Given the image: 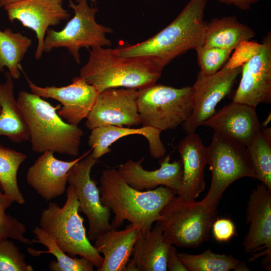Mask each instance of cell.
<instances>
[{"label": "cell", "mask_w": 271, "mask_h": 271, "mask_svg": "<svg viewBox=\"0 0 271 271\" xmlns=\"http://www.w3.org/2000/svg\"><path fill=\"white\" fill-rule=\"evenodd\" d=\"M92 3L95 4L96 3V0H90Z\"/></svg>", "instance_id": "40"}, {"label": "cell", "mask_w": 271, "mask_h": 271, "mask_svg": "<svg viewBox=\"0 0 271 271\" xmlns=\"http://www.w3.org/2000/svg\"><path fill=\"white\" fill-rule=\"evenodd\" d=\"M138 90L137 105L142 126L162 131L173 129L191 114L192 86L177 88L155 83Z\"/></svg>", "instance_id": "9"}, {"label": "cell", "mask_w": 271, "mask_h": 271, "mask_svg": "<svg viewBox=\"0 0 271 271\" xmlns=\"http://www.w3.org/2000/svg\"><path fill=\"white\" fill-rule=\"evenodd\" d=\"M98 162L91 152L71 168L68 178V183L77 196L79 211L87 218V235L90 241H94L101 234L116 229L109 223L111 211L102 203L99 188L90 177L92 167Z\"/></svg>", "instance_id": "10"}, {"label": "cell", "mask_w": 271, "mask_h": 271, "mask_svg": "<svg viewBox=\"0 0 271 271\" xmlns=\"http://www.w3.org/2000/svg\"><path fill=\"white\" fill-rule=\"evenodd\" d=\"M256 107L232 101L216 111L201 125L246 147L261 127Z\"/></svg>", "instance_id": "18"}, {"label": "cell", "mask_w": 271, "mask_h": 271, "mask_svg": "<svg viewBox=\"0 0 271 271\" xmlns=\"http://www.w3.org/2000/svg\"><path fill=\"white\" fill-rule=\"evenodd\" d=\"M66 190L67 200L64 206L60 207L55 202H50L41 213L40 227L63 251L72 256L88 259L98 270L103 258L87 237L74 189L69 185Z\"/></svg>", "instance_id": "6"}, {"label": "cell", "mask_w": 271, "mask_h": 271, "mask_svg": "<svg viewBox=\"0 0 271 271\" xmlns=\"http://www.w3.org/2000/svg\"><path fill=\"white\" fill-rule=\"evenodd\" d=\"M68 6L74 16L60 31L48 29L43 45V51L49 52L53 49L65 48L77 64L80 63L79 51L90 48L110 46L111 42L106 37L112 30L98 24L95 20L96 8L89 6L87 0H68Z\"/></svg>", "instance_id": "8"}, {"label": "cell", "mask_w": 271, "mask_h": 271, "mask_svg": "<svg viewBox=\"0 0 271 271\" xmlns=\"http://www.w3.org/2000/svg\"><path fill=\"white\" fill-rule=\"evenodd\" d=\"M22 0H0V7H4L5 6L18 2Z\"/></svg>", "instance_id": "38"}, {"label": "cell", "mask_w": 271, "mask_h": 271, "mask_svg": "<svg viewBox=\"0 0 271 271\" xmlns=\"http://www.w3.org/2000/svg\"><path fill=\"white\" fill-rule=\"evenodd\" d=\"M167 267L170 271H187L181 260L174 245L171 244L168 253Z\"/></svg>", "instance_id": "36"}, {"label": "cell", "mask_w": 271, "mask_h": 271, "mask_svg": "<svg viewBox=\"0 0 271 271\" xmlns=\"http://www.w3.org/2000/svg\"><path fill=\"white\" fill-rule=\"evenodd\" d=\"M246 147L256 179L271 190V128L261 127Z\"/></svg>", "instance_id": "30"}, {"label": "cell", "mask_w": 271, "mask_h": 271, "mask_svg": "<svg viewBox=\"0 0 271 271\" xmlns=\"http://www.w3.org/2000/svg\"><path fill=\"white\" fill-rule=\"evenodd\" d=\"M139 234L138 228L130 224L124 230L114 229L98 236L93 246L103 254L98 271H125Z\"/></svg>", "instance_id": "22"}, {"label": "cell", "mask_w": 271, "mask_h": 271, "mask_svg": "<svg viewBox=\"0 0 271 271\" xmlns=\"http://www.w3.org/2000/svg\"><path fill=\"white\" fill-rule=\"evenodd\" d=\"M6 81L0 83V136L21 143L29 141L28 129L14 95V83L9 72L5 73Z\"/></svg>", "instance_id": "24"}, {"label": "cell", "mask_w": 271, "mask_h": 271, "mask_svg": "<svg viewBox=\"0 0 271 271\" xmlns=\"http://www.w3.org/2000/svg\"><path fill=\"white\" fill-rule=\"evenodd\" d=\"M32 41L10 28L0 30V71L7 67L13 79H19L22 67L21 62L31 46Z\"/></svg>", "instance_id": "26"}, {"label": "cell", "mask_w": 271, "mask_h": 271, "mask_svg": "<svg viewBox=\"0 0 271 271\" xmlns=\"http://www.w3.org/2000/svg\"><path fill=\"white\" fill-rule=\"evenodd\" d=\"M33 232L36 239H33V243H41L47 247V251H38L28 248L29 252L35 256L41 253H48L54 255L56 260L51 261L49 267L52 271H93V263L88 259L72 257L68 256L56 244L54 239L40 226H36Z\"/></svg>", "instance_id": "27"}, {"label": "cell", "mask_w": 271, "mask_h": 271, "mask_svg": "<svg viewBox=\"0 0 271 271\" xmlns=\"http://www.w3.org/2000/svg\"><path fill=\"white\" fill-rule=\"evenodd\" d=\"M31 92L42 98H52L59 101L58 114L69 124L78 125L86 118L96 101L99 92L80 76L72 79L67 86L41 87L32 82L26 76Z\"/></svg>", "instance_id": "13"}, {"label": "cell", "mask_w": 271, "mask_h": 271, "mask_svg": "<svg viewBox=\"0 0 271 271\" xmlns=\"http://www.w3.org/2000/svg\"><path fill=\"white\" fill-rule=\"evenodd\" d=\"M211 230L214 239L220 242H227L236 235L234 223L227 218H216L212 224Z\"/></svg>", "instance_id": "35"}, {"label": "cell", "mask_w": 271, "mask_h": 271, "mask_svg": "<svg viewBox=\"0 0 271 271\" xmlns=\"http://www.w3.org/2000/svg\"><path fill=\"white\" fill-rule=\"evenodd\" d=\"M178 151L183 166V181L177 195L194 200L205 188L206 147L195 132L187 134L180 142Z\"/></svg>", "instance_id": "20"}, {"label": "cell", "mask_w": 271, "mask_h": 271, "mask_svg": "<svg viewBox=\"0 0 271 271\" xmlns=\"http://www.w3.org/2000/svg\"><path fill=\"white\" fill-rule=\"evenodd\" d=\"M139 90L133 88H109L98 93L86 118L89 130L106 125L117 126L141 124L137 105Z\"/></svg>", "instance_id": "12"}, {"label": "cell", "mask_w": 271, "mask_h": 271, "mask_svg": "<svg viewBox=\"0 0 271 271\" xmlns=\"http://www.w3.org/2000/svg\"><path fill=\"white\" fill-rule=\"evenodd\" d=\"M156 222L171 244L196 248L209 238L217 215V206L173 196L162 208Z\"/></svg>", "instance_id": "5"}, {"label": "cell", "mask_w": 271, "mask_h": 271, "mask_svg": "<svg viewBox=\"0 0 271 271\" xmlns=\"http://www.w3.org/2000/svg\"><path fill=\"white\" fill-rule=\"evenodd\" d=\"M89 57L80 70V76L99 92L109 88L140 90L155 84L163 69L149 57H123L116 49L96 47L89 50Z\"/></svg>", "instance_id": "3"}, {"label": "cell", "mask_w": 271, "mask_h": 271, "mask_svg": "<svg viewBox=\"0 0 271 271\" xmlns=\"http://www.w3.org/2000/svg\"><path fill=\"white\" fill-rule=\"evenodd\" d=\"M206 154L212 174L210 188L201 200L206 205L217 206L225 190L239 179H256L246 147L218 132L214 131Z\"/></svg>", "instance_id": "7"}, {"label": "cell", "mask_w": 271, "mask_h": 271, "mask_svg": "<svg viewBox=\"0 0 271 271\" xmlns=\"http://www.w3.org/2000/svg\"><path fill=\"white\" fill-rule=\"evenodd\" d=\"M261 46V43L250 40L241 42L224 65L229 69L241 67L259 53Z\"/></svg>", "instance_id": "34"}, {"label": "cell", "mask_w": 271, "mask_h": 271, "mask_svg": "<svg viewBox=\"0 0 271 271\" xmlns=\"http://www.w3.org/2000/svg\"></svg>", "instance_id": "42"}, {"label": "cell", "mask_w": 271, "mask_h": 271, "mask_svg": "<svg viewBox=\"0 0 271 271\" xmlns=\"http://www.w3.org/2000/svg\"><path fill=\"white\" fill-rule=\"evenodd\" d=\"M26 123L32 150L38 153L51 151L76 157L84 131L78 125L65 122L56 107L40 96L24 90L17 99Z\"/></svg>", "instance_id": "4"}, {"label": "cell", "mask_w": 271, "mask_h": 271, "mask_svg": "<svg viewBox=\"0 0 271 271\" xmlns=\"http://www.w3.org/2000/svg\"><path fill=\"white\" fill-rule=\"evenodd\" d=\"M258 54L241 67V78L232 101L256 107L271 103V33Z\"/></svg>", "instance_id": "14"}, {"label": "cell", "mask_w": 271, "mask_h": 271, "mask_svg": "<svg viewBox=\"0 0 271 271\" xmlns=\"http://www.w3.org/2000/svg\"><path fill=\"white\" fill-rule=\"evenodd\" d=\"M1 110H2V107H1V103H0V114L1 113Z\"/></svg>", "instance_id": "41"}, {"label": "cell", "mask_w": 271, "mask_h": 271, "mask_svg": "<svg viewBox=\"0 0 271 271\" xmlns=\"http://www.w3.org/2000/svg\"><path fill=\"white\" fill-rule=\"evenodd\" d=\"M170 160V155L164 156L160 162L159 168L148 171L142 165L144 157L138 161L129 159L120 165L117 170L125 182L138 190H152L158 186H163L178 193L182 185V163L181 160L172 163Z\"/></svg>", "instance_id": "19"}, {"label": "cell", "mask_w": 271, "mask_h": 271, "mask_svg": "<svg viewBox=\"0 0 271 271\" xmlns=\"http://www.w3.org/2000/svg\"><path fill=\"white\" fill-rule=\"evenodd\" d=\"M99 182L101 201L114 214L112 226L116 229L127 220L140 233L151 230L153 224L160 219L162 208L177 194L175 190L163 186L144 191L135 189L113 168L102 172Z\"/></svg>", "instance_id": "1"}, {"label": "cell", "mask_w": 271, "mask_h": 271, "mask_svg": "<svg viewBox=\"0 0 271 271\" xmlns=\"http://www.w3.org/2000/svg\"><path fill=\"white\" fill-rule=\"evenodd\" d=\"M26 158L25 154L0 144V189L20 205L25 204V199L18 186L17 174Z\"/></svg>", "instance_id": "29"}, {"label": "cell", "mask_w": 271, "mask_h": 271, "mask_svg": "<svg viewBox=\"0 0 271 271\" xmlns=\"http://www.w3.org/2000/svg\"><path fill=\"white\" fill-rule=\"evenodd\" d=\"M254 31L234 16L214 18L206 24L203 46L234 50L242 41L250 40Z\"/></svg>", "instance_id": "25"}, {"label": "cell", "mask_w": 271, "mask_h": 271, "mask_svg": "<svg viewBox=\"0 0 271 271\" xmlns=\"http://www.w3.org/2000/svg\"><path fill=\"white\" fill-rule=\"evenodd\" d=\"M241 67L229 69L224 65L216 73L210 75H205L200 72L198 73L192 86V113L182 124L187 134L195 132L199 126L216 112L218 103L234 86L241 73Z\"/></svg>", "instance_id": "11"}, {"label": "cell", "mask_w": 271, "mask_h": 271, "mask_svg": "<svg viewBox=\"0 0 271 271\" xmlns=\"http://www.w3.org/2000/svg\"><path fill=\"white\" fill-rule=\"evenodd\" d=\"M178 256L187 271H248L245 263L231 255L218 254L208 249L198 254L184 252Z\"/></svg>", "instance_id": "28"}, {"label": "cell", "mask_w": 271, "mask_h": 271, "mask_svg": "<svg viewBox=\"0 0 271 271\" xmlns=\"http://www.w3.org/2000/svg\"><path fill=\"white\" fill-rule=\"evenodd\" d=\"M24 254L12 240L0 241V271H33Z\"/></svg>", "instance_id": "33"}, {"label": "cell", "mask_w": 271, "mask_h": 271, "mask_svg": "<svg viewBox=\"0 0 271 271\" xmlns=\"http://www.w3.org/2000/svg\"><path fill=\"white\" fill-rule=\"evenodd\" d=\"M246 219L249 229L243 240L245 253L264 249L252 260L271 258V190L261 183L252 189L247 202Z\"/></svg>", "instance_id": "16"}, {"label": "cell", "mask_w": 271, "mask_h": 271, "mask_svg": "<svg viewBox=\"0 0 271 271\" xmlns=\"http://www.w3.org/2000/svg\"><path fill=\"white\" fill-rule=\"evenodd\" d=\"M220 3L227 5H233L241 10H248L251 6L259 0H218Z\"/></svg>", "instance_id": "37"}, {"label": "cell", "mask_w": 271, "mask_h": 271, "mask_svg": "<svg viewBox=\"0 0 271 271\" xmlns=\"http://www.w3.org/2000/svg\"><path fill=\"white\" fill-rule=\"evenodd\" d=\"M270 119H271L270 113H269V114L268 115L266 119L261 124V127H266V125L269 123V121H270Z\"/></svg>", "instance_id": "39"}, {"label": "cell", "mask_w": 271, "mask_h": 271, "mask_svg": "<svg viewBox=\"0 0 271 271\" xmlns=\"http://www.w3.org/2000/svg\"><path fill=\"white\" fill-rule=\"evenodd\" d=\"M13 200L0 191V241L9 238L25 245H32L33 240L25 237L26 226L14 217L6 213V210Z\"/></svg>", "instance_id": "31"}, {"label": "cell", "mask_w": 271, "mask_h": 271, "mask_svg": "<svg viewBox=\"0 0 271 271\" xmlns=\"http://www.w3.org/2000/svg\"><path fill=\"white\" fill-rule=\"evenodd\" d=\"M171 245L156 222L149 232L139 234L131 259L138 271H166L167 255Z\"/></svg>", "instance_id": "23"}, {"label": "cell", "mask_w": 271, "mask_h": 271, "mask_svg": "<svg viewBox=\"0 0 271 271\" xmlns=\"http://www.w3.org/2000/svg\"><path fill=\"white\" fill-rule=\"evenodd\" d=\"M63 0H22L5 6L11 22L17 20L31 29L38 41L35 58L42 56L43 45L46 31L50 26L68 20L71 15L63 7Z\"/></svg>", "instance_id": "15"}, {"label": "cell", "mask_w": 271, "mask_h": 271, "mask_svg": "<svg viewBox=\"0 0 271 271\" xmlns=\"http://www.w3.org/2000/svg\"><path fill=\"white\" fill-rule=\"evenodd\" d=\"M207 0H190L178 16L152 37L135 45L117 48L123 57L151 58L163 69L175 58L202 46L206 24Z\"/></svg>", "instance_id": "2"}, {"label": "cell", "mask_w": 271, "mask_h": 271, "mask_svg": "<svg viewBox=\"0 0 271 271\" xmlns=\"http://www.w3.org/2000/svg\"><path fill=\"white\" fill-rule=\"evenodd\" d=\"M91 151L90 149L81 156L70 161L57 159L54 152L46 151L28 170L27 182L46 201L58 197L66 190L71 168Z\"/></svg>", "instance_id": "17"}, {"label": "cell", "mask_w": 271, "mask_h": 271, "mask_svg": "<svg viewBox=\"0 0 271 271\" xmlns=\"http://www.w3.org/2000/svg\"><path fill=\"white\" fill-rule=\"evenodd\" d=\"M161 132L159 129L149 126L132 128L111 125H102L91 130L88 144L92 150V156L98 160L110 152V146L119 139L130 135L139 134L144 137L148 141L151 156L154 158L160 159L163 157L166 152L161 139Z\"/></svg>", "instance_id": "21"}, {"label": "cell", "mask_w": 271, "mask_h": 271, "mask_svg": "<svg viewBox=\"0 0 271 271\" xmlns=\"http://www.w3.org/2000/svg\"><path fill=\"white\" fill-rule=\"evenodd\" d=\"M196 51L198 63L202 74L210 75L218 71L229 58L232 50L201 46Z\"/></svg>", "instance_id": "32"}]
</instances>
